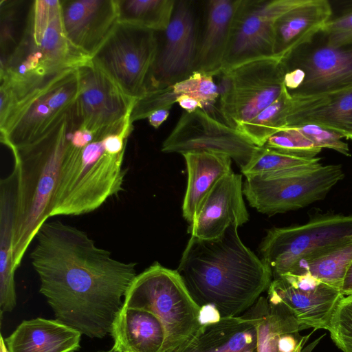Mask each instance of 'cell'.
I'll use <instances>...</instances> for the list:
<instances>
[{
	"label": "cell",
	"instance_id": "obj_1",
	"mask_svg": "<svg viewBox=\"0 0 352 352\" xmlns=\"http://www.w3.org/2000/svg\"><path fill=\"white\" fill-rule=\"evenodd\" d=\"M34 239L31 263L56 319L90 338L111 333L136 263L115 259L85 232L59 220L45 222Z\"/></svg>",
	"mask_w": 352,
	"mask_h": 352
},
{
	"label": "cell",
	"instance_id": "obj_2",
	"mask_svg": "<svg viewBox=\"0 0 352 352\" xmlns=\"http://www.w3.org/2000/svg\"><path fill=\"white\" fill-rule=\"evenodd\" d=\"M230 225L219 237L191 236L176 270L195 302L220 318L239 316L272 281L270 268L241 240Z\"/></svg>",
	"mask_w": 352,
	"mask_h": 352
},
{
	"label": "cell",
	"instance_id": "obj_3",
	"mask_svg": "<svg viewBox=\"0 0 352 352\" xmlns=\"http://www.w3.org/2000/svg\"><path fill=\"white\" fill-rule=\"evenodd\" d=\"M80 126L76 104L41 138L10 150L16 176L12 237L15 270L38 230L50 217L64 153L71 135Z\"/></svg>",
	"mask_w": 352,
	"mask_h": 352
},
{
	"label": "cell",
	"instance_id": "obj_4",
	"mask_svg": "<svg viewBox=\"0 0 352 352\" xmlns=\"http://www.w3.org/2000/svg\"><path fill=\"white\" fill-rule=\"evenodd\" d=\"M78 67L44 76L0 77L1 143L10 150L32 143L70 111L80 90Z\"/></svg>",
	"mask_w": 352,
	"mask_h": 352
},
{
	"label": "cell",
	"instance_id": "obj_5",
	"mask_svg": "<svg viewBox=\"0 0 352 352\" xmlns=\"http://www.w3.org/2000/svg\"><path fill=\"white\" fill-rule=\"evenodd\" d=\"M89 60L65 36L60 0H36L30 6L19 41L1 63L0 76H44L78 67Z\"/></svg>",
	"mask_w": 352,
	"mask_h": 352
},
{
	"label": "cell",
	"instance_id": "obj_6",
	"mask_svg": "<svg viewBox=\"0 0 352 352\" xmlns=\"http://www.w3.org/2000/svg\"><path fill=\"white\" fill-rule=\"evenodd\" d=\"M148 310L166 333L162 352H173L201 326V309L177 270L155 262L138 274L125 294L123 306Z\"/></svg>",
	"mask_w": 352,
	"mask_h": 352
},
{
	"label": "cell",
	"instance_id": "obj_7",
	"mask_svg": "<svg viewBox=\"0 0 352 352\" xmlns=\"http://www.w3.org/2000/svg\"><path fill=\"white\" fill-rule=\"evenodd\" d=\"M351 241L352 214H319L301 225L268 230L259 252L274 279L291 272L299 262Z\"/></svg>",
	"mask_w": 352,
	"mask_h": 352
},
{
	"label": "cell",
	"instance_id": "obj_8",
	"mask_svg": "<svg viewBox=\"0 0 352 352\" xmlns=\"http://www.w3.org/2000/svg\"><path fill=\"white\" fill-rule=\"evenodd\" d=\"M283 60L276 56L250 61L220 74L224 122L236 129L270 106L285 88Z\"/></svg>",
	"mask_w": 352,
	"mask_h": 352
},
{
	"label": "cell",
	"instance_id": "obj_9",
	"mask_svg": "<svg viewBox=\"0 0 352 352\" xmlns=\"http://www.w3.org/2000/svg\"><path fill=\"white\" fill-rule=\"evenodd\" d=\"M158 45L157 32L118 22L91 60L126 95L138 100L146 93Z\"/></svg>",
	"mask_w": 352,
	"mask_h": 352
},
{
	"label": "cell",
	"instance_id": "obj_10",
	"mask_svg": "<svg viewBox=\"0 0 352 352\" xmlns=\"http://www.w3.org/2000/svg\"><path fill=\"white\" fill-rule=\"evenodd\" d=\"M344 177L341 164L322 165L300 174L277 177L249 176L243 185V192L252 208L273 215L324 199Z\"/></svg>",
	"mask_w": 352,
	"mask_h": 352
},
{
	"label": "cell",
	"instance_id": "obj_11",
	"mask_svg": "<svg viewBox=\"0 0 352 352\" xmlns=\"http://www.w3.org/2000/svg\"><path fill=\"white\" fill-rule=\"evenodd\" d=\"M78 71L80 128L89 131L94 140L133 129L131 116L137 100L126 95L91 59L80 65Z\"/></svg>",
	"mask_w": 352,
	"mask_h": 352
},
{
	"label": "cell",
	"instance_id": "obj_12",
	"mask_svg": "<svg viewBox=\"0 0 352 352\" xmlns=\"http://www.w3.org/2000/svg\"><path fill=\"white\" fill-rule=\"evenodd\" d=\"M201 16L193 1H175L168 26L159 39L157 53L146 81V91L175 85L194 73Z\"/></svg>",
	"mask_w": 352,
	"mask_h": 352
},
{
	"label": "cell",
	"instance_id": "obj_13",
	"mask_svg": "<svg viewBox=\"0 0 352 352\" xmlns=\"http://www.w3.org/2000/svg\"><path fill=\"white\" fill-rule=\"evenodd\" d=\"M298 1L239 0L221 74L250 61L274 56L275 22Z\"/></svg>",
	"mask_w": 352,
	"mask_h": 352
},
{
	"label": "cell",
	"instance_id": "obj_14",
	"mask_svg": "<svg viewBox=\"0 0 352 352\" xmlns=\"http://www.w3.org/2000/svg\"><path fill=\"white\" fill-rule=\"evenodd\" d=\"M258 146L237 129L214 118L203 109L182 113L164 140L161 151L182 155L189 152H215L229 155L243 168Z\"/></svg>",
	"mask_w": 352,
	"mask_h": 352
},
{
	"label": "cell",
	"instance_id": "obj_15",
	"mask_svg": "<svg viewBox=\"0 0 352 352\" xmlns=\"http://www.w3.org/2000/svg\"><path fill=\"white\" fill-rule=\"evenodd\" d=\"M316 36L283 60L286 66L298 68L304 75L299 88L289 94L292 98L323 97L352 91V45L332 47L321 34L320 41Z\"/></svg>",
	"mask_w": 352,
	"mask_h": 352
},
{
	"label": "cell",
	"instance_id": "obj_16",
	"mask_svg": "<svg viewBox=\"0 0 352 352\" xmlns=\"http://www.w3.org/2000/svg\"><path fill=\"white\" fill-rule=\"evenodd\" d=\"M269 302L282 305L296 318L301 329L327 330L340 299V290L322 283L309 272L287 274L272 279L267 290Z\"/></svg>",
	"mask_w": 352,
	"mask_h": 352
},
{
	"label": "cell",
	"instance_id": "obj_17",
	"mask_svg": "<svg viewBox=\"0 0 352 352\" xmlns=\"http://www.w3.org/2000/svg\"><path fill=\"white\" fill-rule=\"evenodd\" d=\"M65 36L90 59L119 22L117 0H60Z\"/></svg>",
	"mask_w": 352,
	"mask_h": 352
},
{
	"label": "cell",
	"instance_id": "obj_18",
	"mask_svg": "<svg viewBox=\"0 0 352 352\" xmlns=\"http://www.w3.org/2000/svg\"><path fill=\"white\" fill-rule=\"evenodd\" d=\"M242 175L232 171L223 177L207 194L188 232L191 236L214 239L232 224L240 226L249 219L243 199Z\"/></svg>",
	"mask_w": 352,
	"mask_h": 352
},
{
	"label": "cell",
	"instance_id": "obj_19",
	"mask_svg": "<svg viewBox=\"0 0 352 352\" xmlns=\"http://www.w3.org/2000/svg\"><path fill=\"white\" fill-rule=\"evenodd\" d=\"M257 319L248 311L203 323L173 352H249L256 350Z\"/></svg>",
	"mask_w": 352,
	"mask_h": 352
},
{
	"label": "cell",
	"instance_id": "obj_20",
	"mask_svg": "<svg viewBox=\"0 0 352 352\" xmlns=\"http://www.w3.org/2000/svg\"><path fill=\"white\" fill-rule=\"evenodd\" d=\"M239 0H210L204 8L194 73L220 75Z\"/></svg>",
	"mask_w": 352,
	"mask_h": 352
},
{
	"label": "cell",
	"instance_id": "obj_21",
	"mask_svg": "<svg viewBox=\"0 0 352 352\" xmlns=\"http://www.w3.org/2000/svg\"><path fill=\"white\" fill-rule=\"evenodd\" d=\"M327 0H298L274 24V56L283 59L311 42L331 19Z\"/></svg>",
	"mask_w": 352,
	"mask_h": 352
},
{
	"label": "cell",
	"instance_id": "obj_22",
	"mask_svg": "<svg viewBox=\"0 0 352 352\" xmlns=\"http://www.w3.org/2000/svg\"><path fill=\"white\" fill-rule=\"evenodd\" d=\"M307 124L349 138L352 135V91L317 98L292 97L285 127Z\"/></svg>",
	"mask_w": 352,
	"mask_h": 352
},
{
	"label": "cell",
	"instance_id": "obj_23",
	"mask_svg": "<svg viewBox=\"0 0 352 352\" xmlns=\"http://www.w3.org/2000/svg\"><path fill=\"white\" fill-rule=\"evenodd\" d=\"M82 335L56 319L36 318L23 320L4 341L8 352H74Z\"/></svg>",
	"mask_w": 352,
	"mask_h": 352
},
{
	"label": "cell",
	"instance_id": "obj_24",
	"mask_svg": "<svg viewBox=\"0 0 352 352\" xmlns=\"http://www.w3.org/2000/svg\"><path fill=\"white\" fill-rule=\"evenodd\" d=\"M111 335L118 352H162L166 333L160 320L146 309L122 307Z\"/></svg>",
	"mask_w": 352,
	"mask_h": 352
},
{
	"label": "cell",
	"instance_id": "obj_25",
	"mask_svg": "<svg viewBox=\"0 0 352 352\" xmlns=\"http://www.w3.org/2000/svg\"><path fill=\"white\" fill-rule=\"evenodd\" d=\"M185 159L188 182L182 205L184 219L191 223L203 200L214 186L232 172V158L215 152H189Z\"/></svg>",
	"mask_w": 352,
	"mask_h": 352
},
{
	"label": "cell",
	"instance_id": "obj_26",
	"mask_svg": "<svg viewBox=\"0 0 352 352\" xmlns=\"http://www.w3.org/2000/svg\"><path fill=\"white\" fill-rule=\"evenodd\" d=\"M16 176L12 173L0 182V310L12 311L16 305L13 265V226Z\"/></svg>",
	"mask_w": 352,
	"mask_h": 352
},
{
	"label": "cell",
	"instance_id": "obj_27",
	"mask_svg": "<svg viewBox=\"0 0 352 352\" xmlns=\"http://www.w3.org/2000/svg\"><path fill=\"white\" fill-rule=\"evenodd\" d=\"M248 311L257 319L256 352H280V336L301 329L288 309L282 305L269 302L265 296H260Z\"/></svg>",
	"mask_w": 352,
	"mask_h": 352
},
{
	"label": "cell",
	"instance_id": "obj_28",
	"mask_svg": "<svg viewBox=\"0 0 352 352\" xmlns=\"http://www.w3.org/2000/svg\"><path fill=\"white\" fill-rule=\"evenodd\" d=\"M320 158H302L265 146L257 147L248 164L241 169L246 177L272 178L300 174L320 167Z\"/></svg>",
	"mask_w": 352,
	"mask_h": 352
},
{
	"label": "cell",
	"instance_id": "obj_29",
	"mask_svg": "<svg viewBox=\"0 0 352 352\" xmlns=\"http://www.w3.org/2000/svg\"><path fill=\"white\" fill-rule=\"evenodd\" d=\"M175 0H117L119 22L161 32L168 26Z\"/></svg>",
	"mask_w": 352,
	"mask_h": 352
},
{
	"label": "cell",
	"instance_id": "obj_30",
	"mask_svg": "<svg viewBox=\"0 0 352 352\" xmlns=\"http://www.w3.org/2000/svg\"><path fill=\"white\" fill-rule=\"evenodd\" d=\"M351 264L352 241L320 256L299 262L288 274L299 275L309 272L322 283L340 290Z\"/></svg>",
	"mask_w": 352,
	"mask_h": 352
},
{
	"label": "cell",
	"instance_id": "obj_31",
	"mask_svg": "<svg viewBox=\"0 0 352 352\" xmlns=\"http://www.w3.org/2000/svg\"><path fill=\"white\" fill-rule=\"evenodd\" d=\"M292 96L285 87L270 106L236 129L256 146H263L268 139L286 126V117Z\"/></svg>",
	"mask_w": 352,
	"mask_h": 352
},
{
	"label": "cell",
	"instance_id": "obj_32",
	"mask_svg": "<svg viewBox=\"0 0 352 352\" xmlns=\"http://www.w3.org/2000/svg\"><path fill=\"white\" fill-rule=\"evenodd\" d=\"M263 146L284 154L307 159L316 157L322 151L295 128L290 126L273 135Z\"/></svg>",
	"mask_w": 352,
	"mask_h": 352
},
{
	"label": "cell",
	"instance_id": "obj_33",
	"mask_svg": "<svg viewBox=\"0 0 352 352\" xmlns=\"http://www.w3.org/2000/svg\"><path fill=\"white\" fill-rule=\"evenodd\" d=\"M327 330L344 352H352V295L344 296L331 316Z\"/></svg>",
	"mask_w": 352,
	"mask_h": 352
},
{
	"label": "cell",
	"instance_id": "obj_34",
	"mask_svg": "<svg viewBox=\"0 0 352 352\" xmlns=\"http://www.w3.org/2000/svg\"><path fill=\"white\" fill-rule=\"evenodd\" d=\"M178 96L173 85L146 91L143 97L136 100L131 116V122L148 118L158 110H170L177 103Z\"/></svg>",
	"mask_w": 352,
	"mask_h": 352
},
{
	"label": "cell",
	"instance_id": "obj_35",
	"mask_svg": "<svg viewBox=\"0 0 352 352\" xmlns=\"http://www.w3.org/2000/svg\"><path fill=\"white\" fill-rule=\"evenodd\" d=\"M178 95H188L201 101L205 107L215 102L219 97L218 85L213 76L202 73H193L188 78L173 85Z\"/></svg>",
	"mask_w": 352,
	"mask_h": 352
},
{
	"label": "cell",
	"instance_id": "obj_36",
	"mask_svg": "<svg viewBox=\"0 0 352 352\" xmlns=\"http://www.w3.org/2000/svg\"><path fill=\"white\" fill-rule=\"evenodd\" d=\"M290 127L295 128L318 148L333 149L346 157L351 155L348 144L342 140L343 137L333 131L312 124Z\"/></svg>",
	"mask_w": 352,
	"mask_h": 352
},
{
	"label": "cell",
	"instance_id": "obj_37",
	"mask_svg": "<svg viewBox=\"0 0 352 352\" xmlns=\"http://www.w3.org/2000/svg\"><path fill=\"white\" fill-rule=\"evenodd\" d=\"M324 42L332 47L352 45V10L331 19L320 32Z\"/></svg>",
	"mask_w": 352,
	"mask_h": 352
},
{
	"label": "cell",
	"instance_id": "obj_38",
	"mask_svg": "<svg viewBox=\"0 0 352 352\" xmlns=\"http://www.w3.org/2000/svg\"><path fill=\"white\" fill-rule=\"evenodd\" d=\"M20 1L2 0L1 6V62L5 60L10 54L9 48L14 46V28L16 19L18 3Z\"/></svg>",
	"mask_w": 352,
	"mask_h": 352
},
{
	"label": "cell",
	"instance_id": "obj_39",
	"mask_svg": "<svg viewBox=\"0 0 352 352\" xmlns=\"http://www.w3.org/2000/svg\"><path fill=\"white\" fill-rule=\"evenodd\" d=\"M177 103L186 112L191 113L205 106L199 100L188 95H179Z\"/></svg>",
	"mask_w": 352,
	"mask_h": 352
},
{
	"label": "cell",
	"instance_id": "obj_40",
	"mask_svg": "<svg viewBox=\"0 0 352 352\" xmlns=\"http://www.w3.org/2000/svg\"><path fill=\"white\" fill-rule=\"evenodd\" d=\"M169 109H161L152 113L148 120L151 126L154 129H158L160 125L166 121L169 116Z\"/></svg>",
	"mask_w": 352,
	"mask_h": 352
},
{
	"label": "cell",
	"instance_id": "obj_41",
	"mask_svg": "<svg viewBox=\"0 0 352 352\" xmlns=\"http://www.w3.org/2000/svg\"><path fill=\"white\" fill-rule=\"evenodd\" d=\"M340 292L343 296L352 295V264L346 273Z\"/></svg>",
	"mask_w": 352,
	"mask_h": 352
},
{
	"label": "cell",
	"instance_id": "obj_42",
	"mask_svg": "<svg viewBox=\"0 0 352 352\" xmlns=\"http://www.w3.org/2000/svg\"><path fill=\"white\" fill-rule=\"evenodd\" d=\"M1 352H8L3 337H1Z\"/></svg>",
	"mask_w": 352,
	"mask_h": 352
},
{
	"label": "cell",
	"instance_id": "obj_43",
	"mask_svg": "<svg viewBox=\"0 0 352 352\" xmlns=\"http://www.w3.org/2000/svg\"><path fill=\"white\" fill-rule=\"evenodd\" d=\"M305 342V340H303L300 344L298 346V347L296 348V349L294 351V352H302V346H303V344Z\"/></svg>",
	"mask_w": 352,
	"mask_h": 352
},
{
	"label": "cell",
	"instance_id": "obj_44",
	"mask_svg": "<svg viewBox=\"0 0 352 352\" xmlns=\"http://www.w3.org/2000/svg\"><path fill=\"white\" fill-rule=\"evenodd\" d=\"M98 352H118V351H116L114 349H111V350H109V351H98Z\"/></svg>",
	"mask_w": 352,
	"mask_h": 352
},
{
	"label": "cell",
	"instance_id": "obj_45",
	"mask_svg": "<svg viewBox=\"0 0 352 352\" xmlns=\"http://www.w3.org/2000/svg\"><path fill=\"white\" fill-rule=\"evenodd\" d=\"M249 352H256V350H255V351H249Z\"/></svg>",
	"mask_w": 352,
	"mask_h": 352
},
{
	"label": "cell",
	"instance_id": "obj_46",
	"mask_svg": "<svg viewBox=\"0 0 352 352\" xmlns=\"http://www.w3.org/2000/svg\"><path fill=\"white\" fill-rule=\"evenodd\" d=\"M349 139H351L352 140V135L349 138Z\"/></svg>",
	"mask_w": 352,
	"mask_h": 352
}]
</instances>
